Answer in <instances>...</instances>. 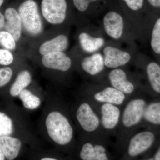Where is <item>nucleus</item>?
I'll return each mask as SVG.
<instances>
[{"instance_id":"1","label":"nucleus","mask_w":160,"mask_h":160,"mask_svg":"<svg viewBox=\"0 0 160 160\" xmlns=\"http://www.w3.org/2000/svg\"><path fill=\"white\" fill-rule=\"evenodd\" d=\"M38 123L41 136L61 148H75L78 135L69 105L55 95H46Z\"/></svg>"},{"instance_id":"2","label":"nucleus","mask_w":160,"mask_h":160,"mask_svg":"<svg viewBox=\"0 0 160 160\" xmlns=\"http://www.w3.org/2000/svg\"><path fill=\"white\" fill-rule=\"evenodd\" d=\"M69 107L78 138L111 143V139L103 131L98 113L89 101L78 96Z\"/></svg>"},{"instance_id":"3","label":"nucleus","mask_w":160,"mask_h":160,"mask_svg":"<svg viewBox=\"0 0 160 160\" xmlns=\"http://www.w3.org/2000/svg\"><path fill=\"white\" fill-rule=\"evenodd\" d=\"M147 102L142 92L129 98L123 106L119 126L115 137L114 147L117 154L121 155L129 138L141 128Z\"/></svg>"},{"instance_id":"4","label":"nucleus","mask_w":160,"mask_h":160,"mask_svg":"<svg viewBox=\"0 0 160 160\" xmlns=\"http://www.w3.org/2000/svg\"><path fill=\"white\" fill-rule=\"evenodd\" d=\"M99 26L106 37L114 42L131 45L138 41L136 32L122 9H109L102 17Z\"/></svg>"},{"instance_id":"5","label":"nucleus","mask_w":160,"mask_h":160,"mask_svg":"<svg viewBox=\"0 0 160 160\" xmlns=\"http://www.w3.org/2000/svg\"><path fill=\"white\" fill-rule=\"evenodd\" d=\"M28 114L23 108H18L13 116L0 111V137L11 136L19 138L26 142H35L37 135Z\"/></svg>"},{"instance_id":"6","label":"nucleus","mask_w":160,"mask_h":160,"mask_svg":"<svg viewBox=\"0 0 160 160\" xmlns=\"http://www.w3.org/2000/svg\"><path fill=\"white\" fill-rule=\"evenodd\" d=\"M99 83L107 84L129 97L145 90L141 81V76L132 72L129 67L107 69Z\"/></svg>"},{"instance_id":"7","label":"nucleus","mask_w":160,"mask_h":160,"mask_svg":"<svg viewBox=\"0 0 160 160\" xmlns=\"http://www.w3.org/2000/svg\"><path fill=\"white\" fill-rule=\"evenodd\" d=\"M78 96L93 105L109 103L122 107L130 98L109 85L90 82L83 85Z\"/></svg>"},{"instance_id":"8","label":"nucleus","mask_w":160,"mask_h":160,"mask_svg":"<svg viewBox=\"0 0 160 160\" xmlns=\"http://www.w3.org/2000/svg\"><path fill=\"white\" fill-rule=\"evenodd\" d=\"M107 69L134 65L138 51L136 44L124 48L121 43L108 39L101 50Z\"/></svg>"},{"instance_id":"9","label":"nucleus","mask_w":160,"mask_h":160,"mask_svg":"<svg viewBox=\"0 0 160 160\" xmlns=\"http://www.w3.org/2000/svg\"><path fill=\"white\" fill-rule=\"evenodd\" d=\"M158 132L149 129L138 130L127 142L118 160H136L154 145Z\"/></svg>"},{"instance_id":"10","label":"nucleus","mask_w":160,"mask_h":160,"mask_svg":"<svg viewBox=\"0 0 160 160\" xmlns=\"http://www.w3.org/2000/svg\"><path fill=\"white\" fill-rule=\"evenodd\" d=\"M110 144L99 140L78 138L75 147L79 160H112Z\"/></svg>"},{"instance_id":"11","label":"nucleus","mask_w":160,"mask_h":160,"mask_svg":"<svg viewBox=\"0 0 160 160\" xmlns=\"http://www.w3.org/2000/svg\"><path fill=\"white\" fill-rule=\"evenodd\" d=\"M93 106L99 116L101 125L105 134L110 139L115 137L119 126L123 107L109 103Z\"/></svg>"},{"instance_id":"12","label":"nucleus","mask_w":160,"mask_h":160,"mask_svg":"<svg viewBox=\"0 0 160 160\" xmlns=\"http://www.w3.org/2000/svg\"><path fill=\"white\" fill-rule=\"evenodd\" d=\"M22 24L26 31L32 35L40 34L42 31V22L37 4L33 0H27L18 9Z\"/></svg>"},{"instance_id":"13","label":"nucleus","mask_w":160,"mask_h":160,"mask_svg":"<svg viewBox=\"0 0 160 160\" xmlns=\"http://www.w3.org/2000/svg\"><path fill=\"white\" fill-rule=\"evenodd\" d=\"M79 66L81 71L90 80V82L99 83L107 70L101 51L83 58Z\"/></svg>"},{"instance_id":"14","label":"nucleus","mask_w":160,"mask_h":160,"mask_svg":"<svg viewBox=\"0 0 160 160\" xmlns=\"http://www.w3.org/2000/svg\"><path fill=\"white\" fill-rule=\"evenodd\" d=\"M123 12L138 35V40L143 39L146 32V24L141 16L145 0H120Z\"/></svg>"},{"instance_id":"15","label":"nucleus","mask_w":160,"mask_h":160,"mask_svg":"<svg viewBox=\"0 0 160 160\" xmlns=\"http://www.w3.org/2000/svg\"><path fill=\"white\" fill-rule=\"evenodd\" d=\"M144 72L148 86L152 93L160 96V64L157 62L147 61L141 52H138L134 65Z\"/></svg>"},{"instance_id":"16","label":"nucleus","mask_w":160,"mask_h":160,"mask_svg":"<svg viewBox=\"0 0 160 160\" xmlns=\"http://www.w3.org/2000/svg\"><path fill=\"white\" fill-rule=\"evenodd\" d=\"M107 40L99 26H94L91 32L82 31L78 36L80 48L89 54L101 51Z\"/></svg>"},{"instance_id":"17","label":"nucleus","mask_w":160,"mask_h":160,"mask_svg":"<svg viewBox=\"0 0 160 160\" xmlns=\"http://www.w3.org/2000/svg\"><path fill=\"white\" fill-rule=\"evenodd\" d=\"M67 5L66 0H42V11L43 17L52 24H60L66 19Z\"/></svg>"},{"instance_id":"18","label":"nucleus","mask_w":160,"mask_h":160,"mask_svg":"<svg viewBox=\"0 0 160 160\" xmlns=\"http://www.w3.org/2000/svg\"><path fill=\"white\" fill-rule=\"evenodd\" d=\"M42 64L46 69L68 73L72 69L71 58L62 52H51L43 55Z\"/></svg>"},{"instance_id":"19","label":"nucleus","mask_w":160,"mask_h":160,"mask_svg":"<svg viewBox=\"0 0 160 160\" xmlns=\"http://www.w3.org/2000/svg\"><path fill=\"white\" fill-rule=\"evenodd\" d=\"M141 128L158 132V130L160 129V100L147 102Z\"/></svg>"},{"instance_id":"20","label":"nucleus","mask_w":160,"mask_h":160,"mask_svg":"<svg viewBox=\"0 0 160 160\" xmlns=\"http://www.w3.org/2000/svg\"><path fill=\"white\" fill-rule=\"evenodd\" d=\"M29 87L21 92L18 97L22 102L23 109L29 113L43 106L46 95L33 91Z\"/></svg>"},{"instance_id":"21","label":"nucleus","mask_w":160,"mask_h":160,"mask_svg":"<svg viewBox=\"0 0 160 160\" xmlns=\"http://www.w3.org/2000/svg\"><path fill=\"white\" fill-rule=\"evenodd\" d=\"M24 140L16 137L7 136L0 137V149L8 160H13L18 156Z\"/></svg>"},{"instance_id":"22","label":"nucleus","mask_w":160,"mask_h":160,"mask_svg":"<svg viewBox=\"0 0 160 160\" xmlns=\"http://www.w3.org/2000/svg\"><path fill=\"white\" fill-rule=\"evenodd\" d=\"M6 20L5 29L13 37L16 41H18L21 37L22 31V21L18 12L14 8L6 9L5 13Z\"/></svg>"},{"instance_id":"23","label":"nucleus","mask_w":160,"mask_h":160,"mask_svg":"<svg viewBox=\"0 0 160 160\" xmlns=\"http://www.w3.org/2000/svg\"><path fill=\"white\" fill-rule=\"evenodd\" d=\"M69 45L68 38L65 35H60L50 41L43 43L40 46L39 52L42 55L51 52H63Z\"/></svg>"},{"instance_id":"24","label":"nucleus","mask_w":160,"mask_h":160,"mask_svg":"<svg viewBox=\"0 0 160 160\" xmlns=\"http://www.w3.org/2000/svg\"><path fill=\"white\" fill-rule=\"evenodd\" d=\"M32 82L31 72L28 70H23L18 73L14 82L9 89V95L12 98H17L21 92L29 87Z\"/></svg>"},{"instance_id":"25","label":"nucleus","mask_w":160,"mask_h":160,"mask_svg":"<svg viewBox=\"0 0 160 160\" xmlns=\"http://www.w3.org/2000/svg\"><path fill=\"white\" fill-rule=\"evenodd\" d=\"M150 45L153 53L160 57V17L155 21L152 26Z\"/></svg>"},{"instance_id":"26","label":"nucleus","mask_w":160,"mask_h":160,"mask_svg":"<svg viewBox=\"0 0 160 160\" xmlns=\"http://www.w3.org/2000/svg\"><path fill=\"white\" fill-rule=\"evenodd\" d=\"M0 45L8 50L16 47V41L13 37L7 31H0Z\"/></svg>"},{"instance_id":"27","label":"nucleus","mask_w":160,"mask_h":160,"mask_svg":"<svg viewBox=\"0 0 160 160\" xmlns=\"http://www.w3.org/2000/svg\"><path fill=\"white\" fill-rule=\"evenodd\" d=\"M13 70L9 67L0 68V88L4 87L11 81Z\"/></svg>"},{"instance_id":"28","label":"nucleus","mask_w":160,"mask_h":160,"mask_svg":"<svg viewBox=\"0 0 160 160\" xmlns=\"http://www.w3.org/2000/svg\"><path fill=\"white\" fill-rule=\"evenodd\" d=\"M102 0H72L73 5L80 12H85L88 10L92 4L100 3Z\"/></svg>"},{"instance_id":"29","label":"nucleus","mask_w":160,"mask_h":160,"mask_svg":"<svg viewBox=\"0 0 160 160\" xmlns=\"http://www.w3.org/2000/svg\"><path fill=\"white\" fill-rule=\"evenodd\" d=\"M13 57L7 49H0V65L8 66L12 63Z\"/></svg>"},{"instance_id":"30","label":"nucleus","mask_w":160,"mask_h":160,"mask_svg":"<svg viewBox=\"0 0 160 160\" xmlns=\"http://www.w3.org/2000/svg\"><path fill=\"white\" fill-rule=\"evenodd\" d=\"M147 2L152 7L160 8V0H147Z\"/></svg>"},{"instance_id":"31","label":"nucleus","mask_w":160,"mask_h":160,"mask_svg":"<svg viewBox=\"0 0 160 160\" xmlns=\"http://www.w3.org/2000/svg\"><path fill=\"white\" fill-rule=\"evenodd\" d=\"M152 158L154 160H160V145L158 147Z\"/></svg>"},{"instance_id":"32","label":"nucleus","mask_w":160,"mask_h":160,"mask_svg":"<svg viewBox=\"0 0 160 160\" xmlns=\"http://www.w3.org/2000/svg\"><path fill=\"white\" fill-rule=\"evenodd\" d=\"M5 25V17L2 14L1 12H0V29L4 28Z\"/></svg>"},{"instance_id":"33","label":"nucleus","mask_w":160,"mask_h":160,"mask_svg":"<svg viewBox=\"0 0 160 160\" xmlns=\"http://www.w3.org/2000/svg\"><path fill=\"white\" fill-rule=\"evenodd\" d=\"M39 160H60L53 157L45 156L42 157Z\"/></svg>"},{"instance_id":"34","label":"nucleus","mask_w":160,"mask_h":160,"mask_svg":"<svg viewBox=\"0 0 160 160\" xmlns=\"http://www.w3.org/2000/svg\"><path fill=\"white\" fill-rule=\"evenodd\" d=\"M5 156L4 155L2 152L1 151V149H0V160H5Z\"/></svg>"},{"instance_id":"35","label":"nucleus","mask_w":160,"mask_h":160,"mask_svg":"<svg viewBox=\"0 0 160 160\" xmlns=\"http://www.w3.org/2000/svg\"><path fill=\"white\" fill-rule=\"evenodd\" d=\"M136 160H154L153 159V158H143V159H138Z\"/></svg>"},{"instance_id":"36","label":"nucleus","mask_w":160,"mask_h":160,"mask_svg":"<svg viewBox=\"0 0 160 160\" xmlns=\"http://www.w3.org/2000/svg\"><path fill=\"white\" fill-rule=\"evenodd\" d=\"M4 0H0V7L2 5Z\"/></svg>"}]
</instances>
